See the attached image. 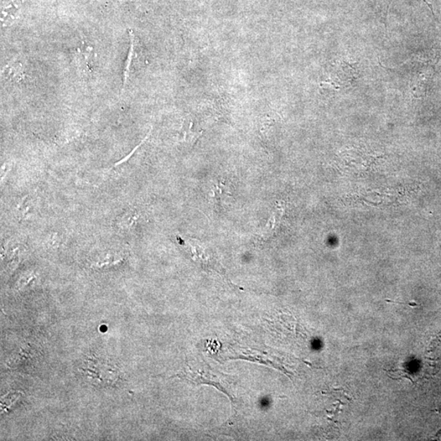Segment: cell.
Returning a JSON list of instances; mask_svg holds the SVG:
<instances>
[{
  "label": "cell",
  "mask_w": 441,
  "mask_h": 441,
  "mask_svg": "<svg viewBox=\"0 0 441 441\" xmlns=\"http://www.w3.org/2000/svg\"><path fill=\"white\" fill-rule=\"evenodd\" d=\"M129 38H131V48L126 64H124L123 72V90H126L129 81H131L135 71L141 61V49H140L138 40L133 30H129Z\"/></svg>",
  "instance_id": "1"
},
{
  "label": "cell",
  "mask_w": 441,
  "mask_h": 441,
  "mask_svg": "<svg viewBox=\"0 0 441 441\" xmlns=\"http://www.w3.org/2000/svg\"><path fill=\"white\" fill-rule=\"evenodd\" d=\"M78 56H79V61H80L83 71L87 72V73H90L93 65H95V54L93 49L90 46L83 44L78 49Z\"/></svg>",
  "instance_id": "2"
},
{
  "label": "cell",
  "mask_w": 441,
  "mask_h": 441,
  "mask_svg": "<svg viewBox=\"0 0 441 441\" xmlns=\"http://www.w3.org/2000/svg\"><path fill=\"white\" fill-rule=\"evenodd\" d=\"M3 75L9 81L20 82L25 76L23 65L20 61H13L4 67Z\"/></svg>",
  "instance_id": "3"
},
{
  "label": "cell",
  "mask_w": 441,
  "mask_h": 441,
  "mask_svg": "<svg viewBox=\"0 0 441 441\" xmlns=\"http://www.w3.org/2000/svg\"><path fill=\"white\" fill-rule=\"evenodd\" d=\"M18 11V4L15 2L14 0L5 3L4 6L2 8V17L1 20L3 25H10L15 22L17 19Z\"/></svg>",
  "instance_id": "4"
},
{
  "label": "cell",
  "mask_w": 441,
  "mask_h": 441,
  "mask_svg": "<svg viewBox=\"0 0 441 441\" xmlns=\"http://www.w3.org/2000/svg\"><path fill=\"white\" fill-rule=\"evenodd\" d=\"M386 302L387 303H396V304H401V305H409V306H411V307H416L417 304L416 303H399V302H394V301L392 300H389L387 299L385 300Z\"/></svg>",
  "instance_id": "5"
},
{
  "label": "cell",
  "mask_w": 441,
  "mask_h": 441,
  "mask_svg": "<svg viewBox=\"0 0 441 441\" xmlns=\"http://www.w3.org/2000/svg\"><path fill=\"white\" fill-rule=\"evenodd\" d=\"M119 1L121 3H123V2H127V1H131V0H119Z\"/></svg>",
  "instance_id": "6"
}]
</instances>
